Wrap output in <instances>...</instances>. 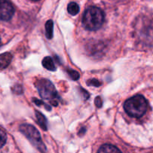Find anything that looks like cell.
I'll return each instance as SVG.
<instances>
[{"mask_svg": "<svg viewBox=\"0 0 153 153\" xmlns=\"http://www.w3.org/2000/svg\"><path fill=\"white\" fill-rule=\"evenodd\" d=\"M105 19L102 10L97 7H91L85 10L82 18V23L90 31H97L101 28Z\"/></svg>", "mask_w": 153, "mask_h": 153, "instance_id": "6da1fadb", "label": "cell"}, {"mask_svg": "<svg viewBox=\"0 0 153 153\" xmlns=\"http://www.w3.org/2000/svg\"><path fill=\"white\" fill-rule=\"evenodd\" d=\"M146 99L141 95H136L128 99L124 103V109L129 116L139 118L143 117L147 110Z\"/></svg>", "mask_w": 153, "mask_h": 153, "instance_id": "7a4b0ae2", "label": "cell"}, {"mask_svg": "<svg viewBox=\"0 0 153 153\" xmlns=\"http://www.w3.org/2000/svg\"><path fill=\"white\" fill-rule=\"evenodd\" d=\"M36 87L40 97L47 100L51 105L57 106L58 104V94L55 86L50 81L47 79L39 80L36 84Z\"/></svg>", "mask_w": 153, "mask_h": 153, "instance_id": "3957f363", "label": "cell"}, {"mask_svg": "<svg viewBox=\"0 0 153 153\" xmlns=\"http://www.w3.org/2000/svg\"><path fill=\"white\" fill-rule=\"evenodd\" d=\"M19 130L29 140L31 144L35 146L40 152L43 153L46 152V147L43 143L40 133L37 128L30 124H22L19 127Z\"/></svg>", "mask_w": 153, "mask_h": 153, "instance_id": "277c9868", "label": "cell"}, {"mask_svg": "<svg viewBox=\"0 0 153 153\" xmlns=\"http://www.w3.org/2000/svg\"><path fill=\"white\" fill-rule=\"evenodd\" d=\"M14 13V8L8 0H0V19L7 21Z\"/></svg>", "mask_w": 153, "mask_h": 153, "instance_id": "5b68a950", "label": "cell"}, {"mask_svg": "<svg viewBox=\"0 0 153 153\" xmlns=\"http://www.w3.org/2000/svg\"><path fill=\"white\" fill-rule=\"evenodd\" d=\"M12 60V55L9 52H5L0 55V70L6 68L10 64Z\"/></svg>", "mask_w": 153, "mask_h": 153, "instance_id": "8992f818", "label": "cell"}, {"mask_svg": "<svg viewBox=\"0 0 153 153\" xmlns=\"http://www.w3.org/2000/svg\"><path fill=\"white\" fill-rule=\"evenodd\" d=\"M98 153H122L118 148L111 144H104L100 148Z\"/></svg>", "mask_w": 153, "mask_h": 153, "instance_id": "52a82bcc", "label": "cell"}, {"mask_svg": "<svg viewBox=\"0 0 153 153\" xmlns=\"http://www.w3.org/2000/svg\"><path fill=\"white\" fill-rule=\"evenodd\" d=\"M42 64H43V67L47 69L48 70H50V71H55L56 70L55 63H54L53 60L51 57H45L42 61Z\"/></svg>", "mask_w": 153, "mask_h": 153, "instance_id": "ba28073f", "label": "cell"}, {"mask_svg": "<svg viewBox=\"0 0 153 153\" xmlns=\"http://www.w3.org/2000/svg\"><path fill=\"white\" fill-rule=\"evenodd\" d=\"M35 114H36V117H37V122H38L40 126L41 127L44 131H46V130H47V124H46V117H45L41 113L37 111L35 112Z\"/></svg>", "mask_w": 153, "mask_h": 153, "instance_id": "9c48e42d", "label": "cell"}, {"mask_svg": "<svg viewBox=\"0 0 153 153\" xmlns=\"http://www.w3.org/2000/svg\"><path fill=\"white\" fill-rule=\"evenodd\" d=\"M53 21L49 19L46 22V36L48 39H52L53 37Z\"/></svg>", "mask_w": 153, "mask_h": 153, "instance_id": "30bf717a", "label": "cell"}, {"mask_svg": "<svg viewBox=\"0 0 153 153\" xmlns=\"http://www.w3.org/2000/svg\"><path fill=\"white\" fill-rule=\"evenodd\" d=\"M79 4L76 2H74V1H72L67 6V10H68L69 13L71 14L72 16H75V15L78 14L79 12Z\"/></svg>", "mask_w": 153, "mask_h": 153, "instance_id": "8fae6325", "label": "cell"}, {"mask_svg": "<svg viewBox=\"0 0 153 153\" xmlns=\"http://www.w3.org/2000/svg\"><path fill=\"white\" fill-rule=\"evenodd\" d=\"M6 140H7V136H6V134L1 129V128H0V148H1L4 144H5Z\"/></svg>", "mask_w": 153, "mask_h": 153, "instance_id": "7c38bea8", "label": "cell"}, {"mask_svg": "<svg viewBox=\"0 0 153 153\" xmlns=\"http://www.w3.org/2000/svg\"><path fill=\"white\" fill-rule=\"evenodd\" d=\"M67 73H68L69 76H70L72 79L73 80H78L79 79V74L77 71L73 70H67Z\"/></svg>", "mask_w": 153, "mask_h": 153, "instance_id": "4fadbf2b", "label": "cell"}, {"mask_svg": "<svg viewBox=\"0 0 153 153\" xmlns=\"http://www.w3.org/2000/svg\"><path fill=\"white\" fill-rule=\"evenodd\" d=\"M33 102H34L37 105H44L46 106V108H47V110H49V111L51 110V108L48 107L49 105L44 104V102H43V101H41V100H37V99H33Z\"/></svg>", "mask_w": 153, "mask_h": 153, "instance_id": "5bb4252c", "label": "cell"}, {"mask_svg": "<svg viewBox=\"0 0 153 153\" xmlns=\"http://www.w3.org/2000/svg\"><path fill=\"white\" fill-rule=\"evenodd\" d=\"M88 85H93V86L99 87L100 85V82L97 81V79H91V80L88 82Z\"/></svg>", "mask_w": 153, "mask_h": 153, "instance_id": "9a60e30c", "label": "cell"}, {"mask_svg": "<svg viewBox=\"0 0 153 153\" xmlns=\"http://www.w3.org/2000/svg\"><path fill=\"white\" fill-rule=\"evenodd\" d=\"M95 105L97 108H101L102 105V101L100 97H97L95 100Z\"/></svg>", "mask_w": 153, "mask_h": 153, "instance_id": "2e32d148", "label": "cell"}, {"mask_svg": "<svg viewBox=\"0 0 153 153\" xmlns=\"http://www.w3.org/2000/svg\"><path fill=\"white\" fill-rule=\"evenodd\" d=\"M32 1H40V0H32Z\"/></svg>", "mask_w": 153, "mask_h": 153, "instance_id": "e0dca14e", "label": "cell"}, {"mask_svg": "<svg viewBox=\"0 0 153 153\" xmlns=\"http://www.w3.org/2000/svg\"><path fill=\"white\" fill-rule=\"evenodd\" d=\"M0 45H1V39H0Z\"/></svg>", "mask_w": 153, "mask_h": 153, "instance_id": "ac0fdd59", "label": "cell"}]
</instances>
